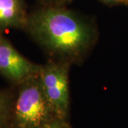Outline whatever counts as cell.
<instances>
[{
    "instance_id": "1",
    "label": "cell",
    "mask_w": 128,
    "mask_h": 128,
    "mask_svg": "<svg viewBox=\"0 0 128 128\" xmlns=\"http://www.w3.org/2000/svg\"><path fill=\"white\" fill-rule=\"evenodd\" d=\"M48 59L82 64L98 41L94 20L64 6H45L28 13L24 28Z\"/></svg>"
},
{
    "instance_id": "2",
    "label": "cell",
    "mask_w": 128,
    "mask_h": 128,
    "mask_svg": "<svg viewBox=\"0 0 128 128\" xmlns=\"http://www.w3.org/2000/svg\"><path fill=\"white\" fill-rule=\"evenodd\" d=\"M15 88L8 128H45L58 119L44 95L38 75Z\"/></svg>"
},
{
    "instance_id": "3",
    "label": "cell",
    "mask_w": 128,
    "mask_h": 128,
    "mask_svg": "<svg viewBox=\"0 0 128 128\" xmlns=\"http://www.w3.org/2000/svg\"><path fill=\"white\" fill-rule=\"evenodd\" d=\"M70 64L48 59L41 64L39 79L41 88L56 117L65 120L70 104L69 72Z\"/></svg>"
},
{
    "instance_id": "4",
    "label": "cell",
    "mask_w": 128,
    "mask_h": 128,
    "mask_svg": "<svg viewBox=\"0 0 128 128\" xmlns=\"http://www.w3.org/2000/svg\"><path fill=\"white\" fill-rule=\"evenodd\" d=\"M41 64L31 61L3 35L0 38V75L14 86L39 74Z\"/></svg>"
},
{
    "instance_id": "5",
    "label": "cell",
    "mask_w": 128,
    "mask_h": 128,
    "mask_svg": "<svg viewBox=\"0 0 128 128\" xmlns=\"http://www.w3.org/2000/svg\"><path fill=\"white\" fill-rule=\"evenodd\" d=\"M28 13L23 0H0V31L9 28L24 30Z\"/></svg>"
},
{
    "instance_id": "6",
    "label": "cell",
    "mask_w": 128,
    "mask_h": 128,
    "mask_svg": "<svg viewBox=\"0 0 128 128\" xmlns=\"http://www.w3.org/2000/svg\"><path fill=\"white\" fill-rule=\"evenodd\" d=\"M13 97L12 90H0V128H8Z\"/></svg>"
},
{
    "instance_id": "7",
    "label": "cell",
    "mask_w": 128,
    "mask_h": 128,
    "mask_svg": "<svg viewBox=\"0 0 128 128\" xmlns=\"http://www.w3.org/2000/svg\"><path fill=\"white\" fill-rule=\"evenodd\" d=\"M41 6H64L72 2L73 0H38Z\"/></svg>"
},
{
    "instance_id": "8",
    "label": "cell",
    "mask_w": 128,
    "mask_h": 128,
    "mask_svg": "<svg viewBox=\"0 0 128 128\" xmlns=\"http://www.w3.org/2000/svg\"><path fill=\"white\" fill-rule=\"evenodd\" d=\"M102 4L105 5L113 6L118 5H124L127 6L128 3V0H98Z\"/></svg>"
},
{
    "instance_id": "9",
    "label": "cell",
    "mask_w": 128,
    "mask_h": 128,
    "mask_svg": "<svg viewBox=\"0 0 128 128\" xmlns=\"http://www.w3.org/2000/svg\"><path fill=\"white\" fill-rule=\"evenodd\" d=\"M45 128H68L64 124V120L56 119L48 124Z\"/></svg>"
},
{
    "instance_id": "10",
    "label": "cell",
    "mask_w": 128,
    "mask_h": 128,
    "mask_svg": "<svg viewBox=\"0 0 128 128\" xmlns=\"http://www.w3.org/2000/svg\"><path fill=\"white\" fill-rule=\"evenodd\" d=\"M2 36V32L0 31V38H1V36Z\"/></svg>"
},
{
    "instance_id": "11",
    "label": "cell",
    "mask_w": 128,
    "mask_h": 128,
    "mask_svg": "<svg viewBox=\"0 0 128 128\" xmlns=\"http://www.w3.org/2000/svg\"><path fill=\"white\" fill-rule=\"evenodd\" d=\"M127 6H128V4H127Z\"/></svg>"
}]
</instances>
